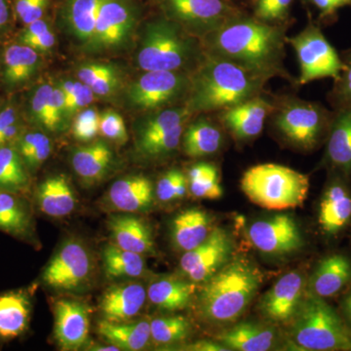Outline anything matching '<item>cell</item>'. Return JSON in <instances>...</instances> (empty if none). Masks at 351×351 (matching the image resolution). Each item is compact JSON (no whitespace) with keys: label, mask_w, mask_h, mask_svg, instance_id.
<instances>
[{"label":"cell","mask_w":351,"mask_h":351,"mask_svg":"<svg viewBox=\"0 0 351 351\" xmlns=\"http://www.w3.org/2000/svg\"><path fill=\"white\" fill-rule=\"evenodd\" d=\"M285 32L279 25L241 14L204 36L205 53L261 75L289 78L284 69Z\"/></svg>","instance_id":"6da1fadb"},{"label":"cell","mask_w":351,"mask_h":351,"mask_svg":"<svg viewBox=\"0 0 351 351\" xmlns=\"http://www.w3.org/2000/svg\"><path fill=\"white\" fill-rule=\"evenodd\" d=\"M270 77L205 53L191 77L188 108L191 112L223 110L258 96Z\"/></svg>","instance_id":"7a4b0ae2"},{"label":"cell","mask_w":351,"mask_h":351,"mask_svg":"<svg viewBox=\"0 0 351 351\" xmlns=\"http://www.w3.org/2000/svg\"><path fill=\"white\" fill-rule=\"evenodd\" d=\"M204 283L198 297L201 313L211 322L228 323L246 311L261 287L262 276L250 263L235 260Z\"/></svg>","instance_id":"3957f363"},{"label":"cell","mask_w":351,"mask_h":351,"mask_svg":"<svg viewBox=\"0 0 351 351\" xmlns=\"http://www.w3.org/2000/svg\"><path fill=\"white\" fill-rule=\"evenodd\" d=\"M204 56L195 39L166 18L145 25L137 61L145 71H181L200 64Z\"/></svg>","instance_id":"277c9868"},{"label":"cell","mask_w":351,"mask_h":351,"mask_svg":"<svg viewBox=\"0 0 351 351\" xmlns=\"http://www.w3.org/2000/svg\"><path fill=\"white\" fill-rule=\"evenodd\" d=\"M241 189L252 202L265 209H292L306 201L309 179L287 166L258 164L244 173Z\"/></svg>","instance_id":"5b68a950"},{"label":"cell","mask_w":351,"mask_h":351,"mask_svg":"<svg viewBox=\"0 0 351 351\" xmlns=\"http://www.w3.org/2000/svg\"><path fill=\"white\" fill-rule=\"evenodd\" d=\"M292 320L291 337L302 350H351V330L322 298L309 293Z\"/></svg>","instance_id":"8992f818"},{"label":"cell","mask_w":351,"mask_h":351,"mask_svg":"<svg viewBox=\"0 0 351 351\" xmlns=\"http://www.w3.org/2000/svg\"><path fill=\"white\" fill-rule=\"evenodd\" d=\"M286 40L294 48L299 60L301 84L325 77L338 80L343 62L317 25L309 24L298 36Z\"/></svg>","instance_id":"52a82bcc"},{"label":"cell","mask_w":351,"mask_h":351,"mask_svg":"<svg viewBox=\"0 0 351 351\" xmlns=\"http://www.w3.org/2000/svg\"><path fill=\"white\" fill-rule=\"evenodd\" d=\"M138 17L135 0H103L93 36L85 49L100 53L124 47L130 40Z\"/></svg>","instance_id":"ba28073f"},{"label":"cell","mask_w":351,"mask_h":351,"mask_svg":"<svg viewBox=\"0 0 351 351\" xmlns=\"http://www.w3.org/2000/svg\"><path fill=\"white\" fill-rule=\"evenodd\" d=\"M167 19L206 36L239 15L228 0H158Z\"/></svg>","instance_id":"9c48e42d"},{"label":"cell","mask_w":351,"mask_h":351,"mask_svg":"<svg viewBox=\"0 0 351 351\" xmlns=\"http://www.w3.org/2000/svg\"><path fill=\"white\" fill-rule=\"evenodd\" d=\"M93 269V260L85 244L68 239L47 263L41 279L47 287L56 290H78L90 280Z\"/></svg>","instance_id":"30bf717a"},{"label":"cell","mask_w":351,"mask_h":351,"mask_svg":"<svg viewBox=\"0 0 351 351\" xmlns=\"http://www.w3.org/2000/svg\"><path fill=\"white\" fill-rule=\"evenodd\" d=\"M327 110L316 104L301 100L285 103L276 117V125L283 137L302 149H311L326 128Z\"/></svg>","instance_id":"8fae6325"},{"label":"cell","mask_w":351,"mask_h":351,"mask_svg":"<svg viewBox=\"0 0 351 351\" xmlns=\"http://www.w3.org/2000/svg\"><path fill=\"white\" fill-rule=\"evenodd\" d=\"M191 77L181 71H147L129 88L132 107L152 110L166 107L189 93Z\"/></svg>","instance_id":"7c38bea8"},{"label":"cell","mask_w":351,"mask_h":351,"mask_svg":"<svg viewBox=\"0 0 351 351\" xmlns=\"http://www.w3.org/2000/svg\"><path fill=\"white\" fill-rule=\"evenodd\" d=\"M232 249L228 232L223 228H214L203 243L184 252L180 262L181 269L193 282H205L225 265Z\"/></svg>","instance_id":"4fadbf2b"},{"label":"cell","mask_w":351,"mask_h":351,"mask_svg":"<svg viewBox=\"0 0 351 351\" xmlns=\"http://www.w3.org/2000/svg\"><path fill=\"white\" fill-rule=\"evenodd\" d=\"M249 237L258 251L272 256H285L300 250L302 237L294 219L287 215L254 223Z\"/></svg>","instance_id":"5bb4252c"},{"label":"cell","mask_w":351,"mask_h":351,"mask_svg":"<svg viewBox=\"0 0 351 351\" xmlns=\"http://www.w3.org/2000/svg\"><path fill=\"white\" fill-rule=\"evenodd\" d=\"M54 337L63 350H76L85 345L89 336V309L73 299L55 302Z\"/></svg>","instance_id":"9a60e30c"},{"label":"cell","mask_w":351,"mask_h":351,"mask_svg":"<svg viewBox=\"0 0 351 351\" xmlns=\"http://www.w3.org/2000/svg\"><path fill=\"white\" fill-rule=\"evenodd\" d=\"M304 276L300 272H289L263 295L261 311L267 319L276 322L292 320L304 300Z\"/></svg>","instance_id":"2e32d148"},{"label":"cell","mask_w":351,"mask_h":351,"mask_svg":"<svg viewBox=\"0 0 351 351\" xmlns=\"http://www.w3.org/2000/svg\"><path fill=\"white\" fill-rule=\"evenodd\" d=\"M274 110L272 103L258 95L244 103L223 110L221 121L235 138L250 140L260 135L265 119Z\"/></svg>","instance_id":"e0dca14e"},{"label":"cell","mask_w":351,"mask_h":351,"mask_svg":"<svg viewBox=\"0 0 351 351\" xmlns=\"http://www.w3.org/2000/svg\"><path fill=\"white\" fill-rule=\"evenodd\" d=\"M0 232L36 243L34 214L27 195L0 191Z\"/></svg>","instance_id":"ac0fdd59"},{"label":"cell","mask_w":351,"mask_h":351,"mask_svg":"<svg viewBox=\"0 0 351 351\" xmlns=\"http://www.w3.org/2000/svg\"><path fill=\"white\" fill-rule=\"evenodd\" d=\"M147 297V290L140 283L122 284L108 289L100 301L104 319L110 322L133 319L142 311Z\"/></svg>","instance_id":"d6986e66"},{"label":"cell","mask_w":351,"mask_h":351,"mask_svg":"<svg viewBox=\"0 0 351 351\" xmlns=\"http://www.w3.org/2000/svg\"><path fill=\"white\" fill-rule=\"evenodd\" d=\"M32 299L23 289L0 294V343L20 338L29 330Z\"/></svg>","instance_id":"ffe728a7"},{"label":"cell","mask_w":351,"mask_h":351,"mask_svg":"<svg viewBox=\"0 0 351 351\" xmlns=\"http://www.w3.org/2000/svg\"><path fill=\"white\" fill-rule=\"evenodd\" d=\"M34 200L40 212L52 218H63L75 211L77 198L64 175L52 176L36 188Z\"/></svg>","instance_id":"44dd1931"},{"label":"cell","mask_w":351,"mask_h":351,"mask_svg":"<svg viewBox=\"0 0 351 351\" xmlns=\"http://www.w3.org/2000/svg\"><path fill=\"white\" fill-rule=\"evenodd\" d=\"M108 201L114 209L124 213L147 211L154 202V186L144 176H129L113 182Z\"/></svg>","instance_id":"7402d4cb"},{"label":"cell","mask_w":351,"mask_h":351,"mask_svg":"<svg viewBox=\"0 0 351 351\" xmlns=\"http://www.w3.org/2000/svg\"><path fill=\"white\" fill-rule=\"evenodd\" d=\"M351 282V261L343 255L323 258L308 282L309 293L326 299L341 292Z\"/></svg>","instance_id":"603a6c76"},{"label":"cell","mask_w":351,"mask_h":351,"mask_svg":"<svg viewBox=\"0 0 351 351\" xmlns=\"http://www.w3.org/2000/svg\"><path fill=\"white\" fill-rule=\"evenodd\" d=\"M108 226L113 244L120 248L141 255L154 253V241L151 228L142 219L130 213L117 215L108 219Z\"/></svg>","instance_id":"cb8c5ba5"},{"label":"cell","mask_w":351,"mask_h":351,"mask_svg":"<svg viewBox=\"0 0 351 351\" xmlns=\"http://www.w3.org/2000/svg\"><path fill=\"white\" fill-rule=\"evenodd\" d=\"M351 219V195L343 182L334 181L329 184L320 202L318 223L323 232L338 234Z\"/></svg>","instance_id":"d4e9b609"},{"label":"cell","mask_w":351,"mask_h":351,"mask_svg":"<svg viewBox=\"0 0 351 351\" xmlns=\"http://www.w3.org/2000/svg\"><path fill=\"white\" fill-rule=\"evenodd\" d=\"M112 149L103 141L77 147L71 156V165L75 174L87 184L101 182L112 169Z\"/></svg>","instance_id":"484cf974"},{"label":"cell","mask_w":351,"mask_h":351,"mask_svg":"<svg viewBox=\"0 0 351 351\" xmlns=\"http://www.w3.org/2000/svg\"><path fill=\"white\" fill-rule=\"evenodd\" d=\"M213 230L212 219L206 212L195 208L184 210L173 219V243L179 250L191 251L203 243Z\"/></svg>","instance_id":"4316f807"},{"label":"cell","mask_w":351,"mask_h":351,"mask_svg":"<svg viewBox=\"0 0 351 351\" xmlns=\"http://www.w3.org/2000/svg\"><path fill=\"white\" fill-rule=\"evenodd\" d=\"M218 341L230 350L267 351L276 343L274 328L253 322H242L219 335Z\"/></svg>","instance_id":"83f0119b"},{"label":"cell","mask_w":351,"mask_h":351,"mask_svg":"<svg viewBox=\"0 0 351 351\" xmlns=\"http://www.w3.org/2000/svg\"><path fill=\"white\" fill-rule=\"evenodd\" d=\"M97 332L120 350H144L152 341L151 321L147 320L110 322L103 319L98 323Z\"/></svg>","instance_id":"f1b7e54d"},{"label":"cell","mask_w":351,"mask_h":351,"mask_svg":"<svg viewBox=\"0 0 351 351\" xmlns=\"http://www.w3.org/2000/svg\"><path fill=\"white\" fill-rule=\"evenodd\" d=\"M39 66L38 53L29 46L14 44L2 56V82L9 89H15L31 80Z\"/></svg>","instance_id":"f546056e"},{"label":"cell","mask_w":351,"mask_h":351,"mask_svg":"<svg viewBox=\"0 0 351 351\" xmlns=\"http://www.w3.org/2000/svg\"><path fill=\"white\" fill-rule=\"evenodd\" d=\"M103 0H66L61 19L66 31L85 46L93 36L99 9Z\"/></svg>","instance_id":"4dcf8cb0"},{"label":"cell","mask_w":351,"mask_h":351,"mask_svg":"<svg viewBox=\"0 0 351 351\" xmlns=\"http://www.w3.org/2000/svg\"><path fill=\"white\" fill-rule=\"evenodd\" d=\"M195 283L174 278L154 281L147 290L152 304L163 311H177L191 304L195 292Z\"/></svg>","instance_id":"1f68e13d"},{"label":"cell","mask_w":351,"mask_h":351,"mask_svg":"<svg viewBox=\"0 0 351 351\" xmlns=\"http://www.w3.org/2000/svg\"><path fill=\"white\" fill-rule=\"evenodd\" d=\"M327 158L337 169L351 173V107L343 108L332 121Z\"/></svg>","instance_id":"d6a6232c"},{"label":"cell","mask_w":351,"mask_h":351,"mask_svg":"<svg viewBox=\"0 0 351 351\" xmlns=\"http://www.w3.org/2000/svg\"><path fill=\"white\" fill-rule=\"evenodd\" d=\"M189 114L191 112L188 108H172L152 112L145 117L137 129L136 145L138 151L162 137L176 127L184 125Z\"/></svg>","instance_id":"836d02e7"},{"label":"cell","mask_w":351,"mask_h":351,"mask_svg":"<svg viewBox=\"0 0 351 351\" xmlns=\"http://www.w3.org/2000/svg\"><path fill=\"white\" fill-rule=\"evenodd\" d=\"M29 171L12 145L0 147V191L27 195L31 191Z\"/></svg>","instance_id":"e575fe53"},{"label":"cell","mask_w":351,"mask_h":351,"mask_svg":"<svg viewBox=\"0 0 351 351\" xmlns=\"http://www.w3.org/2000/svg\"><path fill=\"white\" fill-rule=\"evenodd\" d=\"M182 147L186 156L203 157L216 154L223 145V134L209 120L193 122L182 134Z\"/></svg>","instance_id":"d590c367"},{"label":"cell","mask_w":351,"mask_h":351,"mask_svg":"<svg viewBox=\"0 0 351 351\" xmlns=\"http://www.w3.org/2000/svg\"><path fill=\"white\" fill-rule=\"evenodd\" d=\"M104 267L108 279L140 277L145 274L143 255L124 250L115 244L107 245L103 251Z\"/></svg>","instance_id":"8d00e7d4"},{"label":"cell","mask_w":351,"mask_h":351,"mask_svg":"<svg viewBox=\"0 0 351 351\" xmlns=\"http://www.w3.org/2000/svg\"><path fill=\"white\" fill-rule=\"evenodd\" d=\"M191 323L182 316L156 318L151 321L152 341L166 346L181 341L191 334Z\"/></svg>","instance_id":"74e56055"},{"label":"cell","mask_w":351,"mask_h":351,"mask_svg":"<svg viewBox=\"0 0 351 351\" xmlns=\"http://www.w3.org/2000/svg\"><path fill=\"white\" fill-rule=\"evenodd\" d=\"M189 191L191 195L203 199H219L223 196V188L219 180V173L217 168H211L204 175L189 180Z\"/></svg>","instance_id":"f35d334b"},{"label":"cell","mask_w":351,"mask_h":351,"mask_svg":"<svg viewBox=\"0 0 351 351\" xmlns=\"http://www.w3.org/2000/svg\"><path fill=\"white\" fill-rule=\"evenodd\" d=\"M293 0H256L254 13L256 19L269 24L286 19Z\"/></svg>","instance_id":"ab89813d"},{"label":"cell","mask_w":351,"mask_h":351,"mask_svg":"<svg viewBox=\"0 0 351 351\" xmlns=\"http://www.w3.org/2000/svg\"><path fill=\"white\" fill-rule=\"evenodd\" d=\"M100 124V115L94 108H87L78 112L73 123V133L76 140L89 142L96 137Z\"/></svg>","instance_id":"60d3db41"},{"label":"cell","mask_w":351,"mask_h":351,"mask_svg":"<svg viewBox=\"0 0 351 351\" xmlns=\"http://www.w3.org/2000/svg\"><path fill=\"white\" fill-rule=\"evenodd\" d=\"M52 85H40L34 90L29 100V112L31 119L34 123L45 128L47 119L48 101L53 91Z\"/></svg>","instance_id":"b9f144b4"},{"label":"cell","mask_w":351,"mask_h":351,"mask_svg":"<svg viewBox=\"0 0 351 351\" xmlns=\"http://www.w3.org/2000/svg\"><path fill=\"white\" fill-rule=\"evenodd\" d=\"M99 128L101 135L115 142L124 143L128 138L123 119L121 115L113 110H107L101 113Z\"/></svg>","instance_id":"7bdbcfd3"},{"label":"cell","mask_w":351,"mask_h":351,"mask_svg":"<svg viewBox=\"0 0 351 351\" xmlns=\"http://www.w3.org/2000/svg\"><path fill=\"white\" fill-rule=\"evenodd\" d=\"M49 0H16V13L25 25L43 18Z\"/></svg>","instance_id":"ee69618b"},{"label":"cell","mask_w":351,"mask_h":351,"mask_svg":"<svg viewBox=\"0 0 351 351\" xmlns=\"http://www.w3.org/2000/svg\"><path fill=\"white\" fill-rule=\"evenodd\" d=\"M120 83H121V77H120L119 69L113 66L108 73L97 78L88 86L91 88L95 95L100 97H110L117 91Z\"/></svg>","instance_id":"f6af8a7d"},{"label":"cell","mask_w":351,"mask_h":351,"mask_svg":"<svg viewBox=\"0 0 351 351\" xmlns=\"http://www.w3.org/2000/svg\"><path fill=\"white\" fill-rule=\"evenodd\" d=\"M182 172L171 170L159 179L156 186V195L162 202L175 200L176 186Z\"/></svg>","instance_id":"bcb514c9"},{"label":"cell","mask_w":351,"mask_h":351,"mask_svg":"<svg viewBox=\"0 0 351 351\" xmlns=\"http://www.w3.org/2000/svg\"><path fill=\"white\" fill-rule=\"evenodd\" d=\"M94 96L95 94L91 88L84 83L77 82L75 97L66 110V120L89 106L93 101Z\"/></svg>","instance_id":"7dc6e473"},{"label":"cell","mask_w":351,"mask_h":351,"mask_svg":"<svg viewBox=\"0 0 351 351\" xmlns=\"http://www.w3.org/2000/svg\"><path fill=\"white\" fill-rule=\"evenodd\" d=\"M113 66H112V64L103 63L86 64L78 69L77 76L82 83L90 85L97 78L101 77V75L108 73Z\"/></svg>","instance_id":"c3c4849f"},{"label":"cell","mask_w":351,"mask_h":351,"mask_svg":"<svg viewBox=\"0 0 351 351\" xmlns=\"http://www.w3.org/2000/svg\"><path fill=\"white\" fill-rule=\"evenodd\" d=\"M337 91L339 99L346 104V107H351V57L343 63V69L338 80Z\"/></svg>","instance_id":"681fc988"},{"label":"cell","mask_w":351,"mask_h":351,"mask_svg":"<svg viewBox=\"0 0 351 351\" xmlns=\"http://www.w3.org/2000/svg\"><path fill=\"white\" fill-rule=\"evenodd\" d=\"M55 43H56V38L52 31L49 29L36 38L29 39L23 43V45L29 46L38 53H47L54 47Z\"/></svg>","instance_id":"f907efd6"},{"label":"cell","mask_w":351,"mask_h":351,"mask_svg":"<svg viewBox=\"0 0 351 351\" xmlns=\"http://www.w3.org/2000/svg\"><path fill=\"white\" fill-rule=\"evenodd\" d=\"M49 25L43 19L34 21L31 24L27 25L24 31L21 32L18 40H19L20 44H23L29 39L36 38V36H40L44 32L49 31Z\"/></svg>","instance_id":"816d5d0a"},{"label":"cell","mask_w":351,"mask_h":351,"mask_svg":"<svg viewBox=\"0 0 351 351\" xmlns=\"http://www.w3.org/2000/svg\"><path fill=\"white\" fill-rule=\"evenodd\" d=\"M314 6L319 10L320 17L331 18L339 8L343 7L341 0H311Z\"/></svg>","instance_id":"f5cc1de1"},{"label":"cell","mask_w":351,"mask_h":351,"mask_svg":"<svg viewBox=\"0 0 351 351\" xmlns=\"http://www.w3.org/2000/svg\"><path fill=\"white\" fill-rule=\"evenodd\" d=\"M16 122H18L17 108L11 104L4 106L0 110V133H1V136L7 127L12 125ZM0 145H1V142H0Z\"/></svg>","instance_id":"db71d44e"},{"label":"cell","mask_w":351,"mask_h":351,"mask_svg":"<svg viewBox=\"0 0 351 351\" xmlns=\"http://www.w3.org/2000/svg\"><path fill=\"white\" fill-rule=\"evenodd\" d=\"M191 350H201V351H228V350L226 346L223 345H217L215 343H210V341H199V343H195L189 346Z\"/></svg>","instance_id":"11a10c76"},{"label":"cell","mask_w":351,"mask_h":351,"mask_svg":"<svg viewBox=\"0 0 351 351\" xmlns=\"http://www.w3.org/2000/svg\"><path fill=\"white\" fill-rule=\"evenodd\" d=\"M10 19V9L7 0H0V32L5 29Z\"/></svg>","instance_id":"9f6ffc18"},{"label":"cell","mask_w":351,"mask_h":351,"mask_svg":"<svg viewBox=\"0 0 351 351\" xmlns=\"http://www.w3.org/2000/svg\"><path fill=\"white\" fill-rule=\"evenodd\" d=\"M186 191H188V181L182 173L179 180H178L177 186H176L175 200L182 199V197H184Z\"/></svg>","instance_id":"6f0895ef"},{"label":"cell","mask_w":351,"mask_h":351,"mask_svg":"<svg viewBox=\"0 0 351 351\" xmlns=\"http://www.w3.org/2000/svg\"><path fill=\"white\" fill-rule=\"evenodd\" d=\"M343 311L348 326L351 330V293L343 301Z\"/></svg>","instance_id":"680465c9"},{"label":"cell","mask_w":351,"mask_h":351,"mask_svg":"<svg viewBox=\"0 0 351 351\" xmlns=\"http://www.w3.org/2000/svg\"><path fill=\"white\" fill-rule=\"evenodd\" d=\"M92 350H96V351H119L120 348H117V346L112 345V343H110V345H97L92 346L91 348Z\"/></svg>","instance_id":"91938a15"},{"label":"cell","mask_w":351,"mask_h":351,"mask_svg":"<svg viewBox=\"0 0 351 351\" xmlns=\"http://www.w3.org/2000/svg\"><path fill=\"white\" fill-rule=\"evenodd\" d=\"M341 4H343V6L345 5H350L351 4V0H341Z\"/></svg>","instance_id":"94428289"}]
</instances>
